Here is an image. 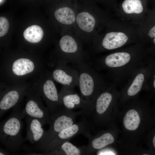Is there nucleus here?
I'll return each mask as SVG.
<instances>
[{"mask_svg": "<svg viewBox=\"0 0 155 155\" xmlns=\"http://www.w3.org/2000/svg\"><path fill=\"white\" fill-rule=\"evenodd\" d=\"M42 92L51 115L60 108L59 93L55 84L51 80L47 79L44 82Z\"/></svg>", "mask_w": 155, "mask_h": 155, "instance_id": "obj_12", "label": "nucleus"}, {"mask_svg": "<svg viewBox=\"0 0 155 155\" xmlns=\"http://www.w3.org/2000/svg\"><path fill=\"white\" fill-rule=\"evenodd\" d=\"M75 22L88 36V39L93 40L113 16L100 8L93 0H79Z\"/></svg>", "mask_w": 155, "mask_h": 155, "instance_id": "obj_2", "label": "nucleus"}, {"mask_svg": "<svg viewBox=\"0 0 155 155\" xmlns=\"http://www.w3.org/2000/svg\"><path fill=\"white\" fill-rule=\"evenodd\" d=\"M39 101L38 100H28L22 111L25 116H28L39 119L43 126L46 124L49 125L51 119L49 109Z\"/></svg>", "mask_w": 155, "mask_h": 155, "instance_id": "obj_11", "label": "nucleus"}, {"mask_svg": "<svg viewBox=\"0 0 155 155\" xmlns=\"http://www.w3.org/2000/svg\"></svg>", "mask_w": 155, "mask_h": 155, "instance_id": "obj_30", "label": "nucleus"}, {"mask_svg": "<svg viewBox=\"0 0 155 155\" xmlns=\"http://www.w3.org/2000/svg\"><path fill=\"white\" fill-rule=\"evenodd\" d=\"M96 3L103 6L105 10L111 13L117 10L118 3L117 0H93Z\"/></svg>", "mask_w": 155, "mask_h": 155, "instance_id": "obj_23", "label": "nucleus"}, {"mask_svg": "<svg viewBox=\"0 0 155 155\" xmlns=\"http://www.w3.org/2000/svg\"><path fill=\"white\" fill-rule=\"evenodd\" d=\"M143 40L155 44V7L149 9L143 22L140 24Z\"/></svg>", "mask_w": 155, "mask_h": 155, "instance_id": "obj_14", "label": "nucleus"}, {"mask_svg": "<svg viewBox=\"0 0 155 155\" xmlns=\"http://www.w3.org/2000/svg\"><path fill=\"white\" fill-rule=\"evenodd\" d=\"M93 40L100 48L112 50L128 43L143 41L140 24L114 16Z\"/></svg>", "mask_w": 155, "mask_h": 155, "instance_id": "obj_1", "label": "nucleus"}, {"mask_svg": "<svg viewBox=\"0 0 155 155\" xmlns=\"http://www.w3.org/2000/svg\"><path fill=\"white\" fill-rule=\"evenodd\" d=\"M27 123L26 134L24 141H28L34 145L42 138L44 130L43 125L38 119L28 116H25Z\"/></svg>", "mask_w": 155, "mask_h": 155, "instance_id": "obj_13", "label": "nucleus"}, {"mask_svg": "<svg viewBox=\"0 0 155 155\" xmlns=\"http://www.w3.org/2000/svg\"><path fill=\"white\" fill-rule=\"evenodd\" d=\"M143 155H149V154H143Z\"/></svg>", "mask_w": 155, "mask_h": 155, "instance_id": "obj_29", "label": "nucleus"}, {"mask_svg": "<svg viewBox=\"0 0 155 155\" xmlns=\"http://www.w3.org/2000/svg\"><path fill=\"white\" fill-rule=\"evenodd\" d=\"M44 35L42 29L37 25H33L26 28L23 35L26 40L30 42L37 43L42 39Z\"/></svg>", "mask_w": 155, "mask_h": 155, "instance_id": "obj_18", "label": "nucleus"}, {"mask_svg": "<svg viewBox=\"0 0 155 155\" xmlns=\"http://www.w3.org/2000/svg\"><path fill=\"white\" fill-rule=\"evenodd\" d=\"M88 132V123L85 118L78 123H74L65 129L57 134L44 147L40 154L53 150L58 147L63 142L78 135H84Z\"/></svg>", "mask_w": 155, "mask_h": 155, "instance_id": "obj_7", "label": "nucleus"}, {"mask_svg": "<svg viewBox=\"0 0 155 155\" xmlns=\"http://www.w3.org/2000/svg\"><path fill=\"white\" fill-rule=\"evenodd\" d=\"M130 54L125 51L115 52L107 56L105 59L106 65L111 67H119L124 65L130 61Z\"/></svg>", "mask_w": 155, "mask_h": 155, "instance_id": "obj_16", "label": "nucleus"}, {"mask_svg": "<svg viewBox=\"0 0 155 155\" xmlns=\"http://www.w3.org/2000/svg\"><path fill=\"white\" fill-rule=\"evenodd\" d=\"M112 100V96L108 92L102 93L97 98L96 103V111L99 115L103 114L108 108Z\"/></svg>", "mask_w": 155, "mask_h": 155, "instance_id": "obj_20", "label": "nucleus"}, {"mask_svg": "<svg viewBox=\"0 0 155 155\" xmlns=\"http://www.w3.org/2000/svg\"><path fill=\"white\" fill-rule=\"evenodd\" d=\"M140 121V115L134 109L129 110L123 119V124L125 128L130 131H134L138 127Z\"/></svg>", "mask_w": 155, "mask_h": 155, "instance_id": "obj_19", "label": "nucleus"}, {"mask_svg": "<svg viewBox=\"0 0 155 155\" xmlns=\"http://www.w3.org/2000/svg\"><path fill=\"white\" fill-rule=\"evenodd\" d=\"M43 155H85L83 146L78 147L69 141L62 143L58 147Z\"/></svg>", "mask_w": 155, "mask_h": 155, "instance_id": "obj_15", "label": "nucleus"}, {"mask_svg": "<svg viewBox=\"0 0 155 155\" xmlns=\"http://www.w3.org/2000/svg\"><path fill=\"white\" fill-rule=\"evenodd\" d=\"M144 80V76L142 73H139L135 77L127 90L129 96H133L141 90Z\"/></svg>", "mask_w": 155, "mask_h": 155, "instance_id": "obj_22", "label": "nucleus"}, {"mask_svg": "<svg viewBox=\"0 0 155 155\" xmlns=\"http://www.w3.org/2000/svg\"><path fill=\"white\" fill-rule=\"evenodd\" d=\"M25 117L20 108L15 107L8 117L0 121V143L10 153L15 154L22 148L25 142L22 119Z\"/></svg>", "mask_w": 155, "mask_h": 155, "instance_id": "obj_3", "label": "nucleus"}, {"mask_svg": "<svg viewBox=\"0 0 155 155\" xmlns=\"http://www.w3.org/2000/svg\"><path fill=\"white\" fill-rule=\"evenodd\" d=\"M149 2H150L152 5V7H155V0H149Z\"/></svg>", "mask_w": 155, "mask_h": 155, "instance_id": "obj_26", "label": "nucleus"}, {"mask_svg": "<svg viewBox=\"0 0 155 155\" xmlns=\"http://www.w3.org/2000/svg\"><path fill=\"white\" fill-rule=\"evenodd\" d=\"M34 66L30 60L27 59L21 58L15 61L13 65L12 70L16 75H23L32 71Z\"/></svg>", "mask_w": 155, "mask_h": 155, "instance_id": "obj_17", "label": "nucleus"}, {"mask_svg": "<svg viewBox=\"0 0 155 155\" xmlns=\"http://www.w3.org/2000/svg\"><path fill=\"white\" fill-rule=\"evenodd\" d=\"M83 115L82 111L75 112L61 108L51 115V122L48 129L45 131L41 140L30 149L36 154L41 152L44 147L59 133L75 123L77 117Z\"/></svg>", "mask_w": 155, "mask_h": 155, "instance_id": "obj_4", "label": "nucleus"}, {"mask_svg": "<svg viewBox=\"0 0 155 155\" xmlns=\"http://www.w3.org/2000/svg\"><path fill=\"white\" fill-rule=\"evenodd\" d=\"M78 73V85L82 98L89 104V99L93 94L95 82L90 68L85 62L76 65Z\"/></svg>", "mask_w": 155, "mask_h": 155, "instance_id": "obj_9", "label": "nucleus"}, {"mask_svg": "<svg viewBox=\"0 0 155 155\" xmlns=\"http://www.w3.org/2000/svg\"><path fill=\"white\" fill-rule=\"evenodd\" d=\"M153 144L154 147L155 148V136H154V137L153 140Z\"/></svg>", "mask_w": 155, "mask_h": 155, "instance_id": "obj_27", "label": "nucleus"}, {"mask_svg": "<svg viewBox=\"0 0 155 155\" xmlns=\"http://www.w3.org/2000/svg\"><path fill=\"white\" fill-rule=\"evenodd\" d=\"M59 96L60 108L71 110L81 108L83 115L87 113L89 104L76 92L74 88L63 86Z\"/></svg>", "mask_w": 155, "mask_h": 155, "instance_id": "obj_8", "label": "nucleus"}, {"mask_svg": "<svg viewBox=\"0 0 155 155\" xmlns=\"http://www.w3.org/2000/svg\"><path fill=\"white\" fill-rule=\"evenodd\" d=\"M59 59L63 61L79 65L85 62V55L79 40L69 35L62 36L58 44Z\"/></svg>", "mask_w": 155, "mask_h": 155, "instance_id": "obj_6", "label": "nucleus"}, {"mask_svg": "<svg viewBox=\"0 0 155 155\" xmlns=\"http://www.w3.org/2000/svg\"><path fill=\"white\" fill-rule=\"evenodd\" d=\"M63 61L58 62L57 67L52 75L54 80L63 86L74 88L78 87V73L75 68H73Z\"/></svg>", "mask_w": 155, "mask_h": 155, "instance_id": "obj_10", "label": "nucleus"}, {"mask_svg": "<svg viewBox=\"0 0 155 155\" xmlns=\"http://www.w3.org/2000/svg\"><path fill=\"white\" fill-rule=\"evenodd\" d=\"M10 154V152L7 149H4L0 146V155H8Z\"/></svg>", "mask_w": 155, "mask_h": 155, "instance_id": "obj_25", "label": "nucleus"}, {"mask_svg": "<svg viewBox=\"0 0 155 155\" xmlns=\"http://www.w3.org/2000/svg\"><path fill=\"white\" fill-rule=\"evenodd\" d=\"M149 0H124L118 4L114 16L140 24L149 9Z\"/></svg>", "mask_w": 155, "mask_h": 155, "instance_id": "obj_5", "label": "nucleus"}, {"mask_svg": "<svg viewBox=\"0 0 155 155\" xmlns=\"http://www.w3.org/2000/svg\"><path fill=\"white\" fill-rule=\"evenodd\" d=\"M155 80H154V84H153L154 87V88H155Z\"/></svg>", "mask_w": 155, "mask_h": 155, "instance_id": "obj_28", "label": "nucleus"}, {"mask_svg": "<svg viewBox=\"0 0 155 155\" xmlns=\"http://www.w3.org/2000/svg\"><path fill=\"white\" fill-rule=\"evenodd\" d=\"M114 140L111 134L106 133L92 140L90 145L94 149H100L113 143Z\"/></svg>", "mask_w": 155, "mask_h": 155, "instance_id": "obj_21", "label": "nucleus"}, {"mask_svg": "<svg viewBox=\"0 0 155 155\" xmlns=\"http://www.w3.org/2000/svg\"><path fill=\"white\" fill-rule=\"evenodd\" d=\"M9 26L8 20L5 17H0V37L3 36L7 34Z\"/></svg>", "mask_w": 155, "mask_h": 155, "instance_id": "obj_24", "label": "nucleus"}]
</instances>
